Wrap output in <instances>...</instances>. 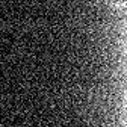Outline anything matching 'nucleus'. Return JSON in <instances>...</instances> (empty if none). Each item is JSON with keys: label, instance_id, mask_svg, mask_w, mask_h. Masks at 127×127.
<instances>
[{"label": "nucleus", "instance_id": "nucleus-1", "mask_svg": "<svg viewBox=\"0 0 127 127\" xmlns=\"http://www.w3.org/2000/svg\"><path fill=\"white\" fill-rule=\"evenodd\" d=\"M0 127H2V124H0Z\"/></svg>", "mask_w": 127, "mask_h": 127}]
</instances>
